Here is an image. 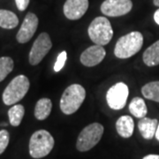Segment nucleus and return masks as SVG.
<instances>
[{
	"label": "nucleus",
	"mask_w": 159,
	"mask_h": 159,
	"mask_svg": "<svg viewBox=\"0 0 159 159\" xmlns=\"http://www.w3.org/2000/svg\"><path fill=\"white\" fill-rule=\"evenodd\" d=\"M14 67V63L10 57H0V81H3Z\"/></svg>",
	"instance_id": "21"
},
{
	"label": "nucleus",
	"mask_w": 159,
	"mask_h": 159,
	"mask_svg": "<svg viewBox=\"0 0 159 159\" xmlns=\"http://www.w3.org/2000/svg\"><path fill=\"white\" fill-rule=\"evenodd\" d=\"M103 134V126L100 123L87 125L78 136L76 148L80 152H85L94 148L100 142Z\"/></svg>",
	"instance_id": "6"
},
{
	"label": "nucleus",
	"mask_w": 159,
	"mask_h": 159,
	"mask_svg": "<svg viewBox=\"0 0 159 159\" xmlns=\"http://www.w3.org/2000/svg\"><path fill=\"white\" fill-rule=\"evenodd\" d=\"M154 20H155V21L156 23L159 25V9L158 10H157L156 12L154 13Z\"/></svg>",
	"instance_id": "26"
},
{
	"label": "nucleus",
	"mask_w": 159,
	"mask_h": 159,
	"mask_svg": "<svg viewBox=\"0 0 159 159\" xmlns=\"http://www.w3.org/2000/svg\"><path fill=\"white\" fill-rule=\"evenodd\" d=\"M25 114V108L21 104H14L8 111V117L10 124L12 126H19L22 121Z\"/></svg>",
	"instance_id": "20"
},
{
	"label": "nucleus",
	"mask_w": 159,
	"mask_h": 159,
	"mask_svg": "<svg viewBox=\"0 0 159 159\" xmlns=\"http://www.w3.org/2000/svg\"><path fill=\"white\" fill-rule=\"evenodd\" d=\"M30 82L29 78L23 74L18 75L10 81L3 92L2 99L6 105H14L20 102L29 92Z\"/></svg>",
	"instance_id": "4"
},
{
	"label": "nucleus",
	"mask_w": 159,
	"mask_h": 159,
	"mask_svg": "<svg viewBox=\"0 0 159 159\" xmlns=\"http://www.w3.org/2000/svg\"><path fill=\"white\" fill-rule=\"evenodd\" d=\"M142 159H159V155H155V154H150L145 156Z\"/></svg>",
	"instance_id": "25"
},
{
	"label": "nucleus",
	"mask_w": 159,
	"mask_h": 159,
	"mask_svg": "<svg viewBox=\"0 0 159 159\" xmlns=\"http://www.w3.org/2000/svg\"><path fill=\"white\" fill-rule=\"evenodd\" d=\"M85 89L80 84H72L64 91L60 99V109L66 115L76 112L84 102Z\"/></svg>",
	"instance_id": "3"
},
{
	"label": "nucleus",
	"mask_w": 159,
	"mask_h": 159,
	"mask_svg": "<svg viewBox=\"0 0 159 159\" xmlns=\"http://www.w3.org/2000/svg\"><path fill=\"white\" fill-rule=\"evenodd\" d=\"M66 57H67L66 51H62L58 55L57 60L55 62V65H54V71L55 72H59L64 67V66L66 64Z\"/></svg>",
	"instance_id": "23"
},
{
	"label": "nucleus",
	"mask_w": 159,
	"mask_h": 159,
	"mask_svg": "<svg viewBox=\"0 0 159 159\" xmlns=\"http://www.w3.org/2000/svg\"><path fill=\"white\" fill-rule=\"evenodd\" d=\"M116 129L119 135L123 138H130L134 134V123L129 116H121L116 122Z\"/></svg>",
	"instance_id": "14"
},
{
	"label": "nucleus",
	"mask_w": 159,
	"mask_h": 159,
	"mask_svg": "<svg viewBox=\"0 0 159 159\" xmlns=\"http://www.w3.org/2000/svg\"><path fill=\"white\" fill-rule=\"evenodd\" d=\"M153 3L155 6L159 7V0H153Z\"/></svg>",
	"instance_id": "28"
},
{
	"label": "nucleus",
	"mask_w": 159,
	"mask_h": 159,
	"mask_svg": "<svg viewBox=\"0 0 159 159\" xmlns=\"http://www.w3.org/2000/svg\"><path fill=\"white\" fill-rule=\"evenodd\" d=\"M143 45V36L138 31H133L121 36L115 46L114 54L119 58H128L141 51Z\"/></svg>",
	"instance_id": "1"
},
{
	"label": "nucleus",
	"mask_w": 159,
	"mask_h": 159,
	"mask_svg": "<svg viewBox=\"0 0 159 159\" xmlns=\"http://www.w3.org/2000/svg\"><path fill=\"white\" fill-rule=\"evenodd\" d=\"M89 8V0H66L64 5V14L68 20H76L82 17Z\"/></svg>",
	"instance_id": "12"
},
{
	"label": "nucleus",
	"mask_w": 159,
	"mask_h": 159,
	"mask_svg": "<svg viewBox=\"0 0 159 159\" xmlns=\"http://www.w3.org/2000/svg\"><path fill=\"white\" fill-rule=\"evenodd\" d=\"M142 93L145 98L159 102V80L145 84L142 88Z\"/></svg>",
	"instance_id": "19"
},
{
	"label": "nucleus",
	"mask_w": 159,
	"mask_h": 159,
	"mask_svg": "<svg viewBox=\"0 0 159 159\" xmlns=\"http://www.w3.org/2000/svg\"><path fill=\"white\" fill-rule=\"evenodd\" d=\"M142 58L144 64L149 67L159 65V40L144 51Z\"/></svg>",
	"instance_id": "15"
},
{
	"label": "nucleus",
	"mask_w": 159,
	"mask_h": 159,
	"mask_svg": "<svg viewBox=\"0 0 159 159\" xmlns=\"http://www.w3.org/2000/svg\"><path fill=\"white\" fill-rule=\"evenodd\" d=\"M132 8L131 0H105L101 6V11L109 17H119L127 14Z\"/></svg>",
	"instance_id": "9"
},
{
	"label": "nucleus",
	"mask_w": 159,
	"mask_h": 159,
	"mask_svg": "<svg viewBox=\"0 0 159 159\" xmlns=\"http://www.w3.org/2000/svg\"><path fill=\"white\" fill-rule=\"evenodd\" d=\"M52 102L49 98H42L37 101L34 107V117L38 120H44L51 112Z\"/></svg>",
	"instance_id": "16"
},
{
	"label": "nucleus",
	"mask_w": 159,
	"mask_h": 159,
	"mask_svg": "<svg viewBox=\"0 0 159 159\" xmlns=\"http://www.w3.org/2000/svg\"><path fill=\"white\" fill-rule=\"evenodd\" d=\"M88 33L90 40L97 45H106L113 36V30L107 18L97 17L90 23Z\"/></svg>",
	"instance_id": "5"
},
{
	"label": "nucleus",
	"mask_w": 159,
	"mask_h": 159,
	"mask_svg": "<svg viewBox=\"0 0 159 159\" xmlns=\"http://www.w3.org/2000/svg\"><path fill=\"white\" fill-rule=\"evenodd\" d=\"M54 144V138L48 131H35L29 141V154L33 158H43L51 153Z\"/></svg>",
	"instance_id": "2"
},
{
	"label": "nucleus",
	"mask_w": 159,
	"mask_h": 159,
	"mask_svg": "<svg viewBox=\"0 0 159 159\" xmlns=\"http://www.w3.org/2000/svg\"><path fill=\"white\" fill-rule=\"evenodd\" d=\"M158 125V121L157 119H149V118H142L138 122V128L142 134V136L146 140L153 139L156 131Z\"/></svg>",
	"instance_id": "13"
},
{
	"label": "nucleus",
	"mask_w": 159,
	"mask_h": 159,
	"mask_svg": "<svg viewBox=\"0 0 159 159\" xmlns=\"http://www.w3.org/2000/svg\"><path fill=\"white\" fill-rule=\"evenodd\" d=\"M10 135L8 131L0 130V155L4 153L8 144H9Z\"/></svg>",
	"instance_id": "22"
},
{
	"label": "nucleus",
	"mask_w": 159,
	"mask_h": 159,
	"mask_svg": "<svg viewBox=\"0 0 159 159\" xmlns=\"http://www.w3.org/2000/svg\"><path fill=\"white\" fill-rule=\"evenodd\" d=\"M19 24L17 15L11 11L0 9V27L5 29H12Z\"/></svg>",
	"instance_id": "17"
},
{
	"label": "nucleus",
	"mask_w": 159,
	"mask_h": 159,
	"mask_svg": "<svg viewBox=\"0 0 159 159\" xmlns=\"http://www.w3.org/2000/svg\"><path fill=\"white\" fill-rule=\"evenodd\" d=\"M29 1L30 0H15L16 6L20 11H25L29 5Z\"/></svg>",
	"instance_id": "24"
},
{
	"label": "nucleus",
	"mask_w": 159,
	"mask_h": 159,
	"mask_svg": "<svg viewBox=\"0 0 159 159\" xmlns=\"http://www.w3.org/2000/svg\"><path fill=\"white\" fill-rule=\"evenodd\" d=\"M155 137L157 138V140L159 142V123L158 125H157V131H156V134H155Z\"/></svg>",
	"instance_id": "27"
},
{
	"label": "nucleus",
	"mask_w": 159,
	"mask_h": 159,
	"mask_svg": "<svg viewBox=\"0 0 159 159\" xmlns=\"http://www.w3.org/2000/svg\"><path fill=\"white\" fill-rule=\"evenodd\" d=\"M129 89L124 82H118L109 89L106 93V101L109 107L112 110H121L125 107Z\"/></svg>",
	"instance_id": "8"
},
{
	"label": "nucleus",
	"mask_w": 159,
	"mask_h": 159,
	"mask_svg": "<svg viewBox=\"0 0 159 159\" xmlns=\"http://www.w3.org/2000/svg\"><path fill=\"white\" fill-rule=\"evenodd\" d=\"M52 47L51 37L47 33H42L38 35L33 43L29 52V60L30 65H38L46 55L49 53Z\"/></svg>",
	"instance_id": "7"
},
{
	"label": "nucleus",
	"mask_w": 159,
	"mask_h": 159,
	"mask_svg": "<svg viewBox=\"0 0 159 159\" xmlns=\"http://www.w3.org/2000/svg\"><path fill=\"white\" fill-rule=\"evenodd\" d=\"M38 27V18L33 12H29L18 31L16 39L20 43H26L34 36Z\"/></svg>",
	"instance_id": "10"
},
{
	"label": "nucleus",
	"mask_w": 159,
	"mask_h": 159,
	"mask_svg": "<svg viewBox=\"0 0 159 159\" xmlns=\"http://www.w3.org/2000/svg\"><path fill=\"white\" fill-rule=\"evenodd\" d=\"M106 52L103 47L101 45L90 46L86 49L80 55V62L83 66L88 67H92L97 66L102 62L105 57Z\"/></svg>",
	"instance_id": "11"
},
{
	"label": "nucleus",
	"mask_w": 159,
	"mask_h": 159,
	"mask_svg": "<svg viewBox=\"0 0 159 159\" xmlns=\"http://www.w3.org/2000/svg\"><path fill=\"white\" fill-rule=\"evenodd\" d=\"M129 111L133 116L138 119L145 118L148 113L147 105L141 97H134L129 103Z\"/></svg>",
	"instance_id": "18"
}]
</instances>
